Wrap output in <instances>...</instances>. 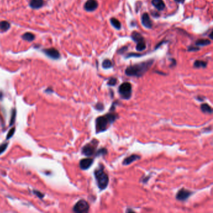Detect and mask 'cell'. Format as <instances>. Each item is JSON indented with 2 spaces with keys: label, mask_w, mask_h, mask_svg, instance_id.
<instances>
[{
  "label": "cell",
  "mask_w": 213,
  "mask_h": 213,
  "mask_svg": "<svg viewBox=\"0 0 213 213\" xmlns=\"http://www.w3.org/2000/svg\"><path fill=\"white\" fill-rule=\"evenodd\" d=\"M153 62V60H149L145 62L132 65L126 68L125 73L129 76L141 77L149 70Z\"/></svg>",
  "instance_id": "1"
},
{
  "label": "cell",
  "mask_w": 213,
  "mask_h": 213,
  "mask_svg": "<svg viewBox=\"0 0 213 213\" xmlns=\"http://www.w3.org/2000/svg\"><path fill=\"white\" fill-rule=\"evenodd\" d=\"M118 115L115 113H109L97 117L96 120V131L100 133L105 131L108 127L116 121Z\"/></svg>",
  "instance_id": "2"
},
{
  "label": "cell",
  "mask_w": 213,
  "mask_h": 213,
  "mask_svg": "<svg viewBox=\"0 0 213 213\" xmlns=\"http://www.w3.org/2000/svg\"><path fill=\"white\" fill-rule=\"evenodd\" d=\"M97 186L101 190L105 189L109 183V177L104 171L103 165L100 164L94 172Z\"/></svg>",
  "instance_id": "3"
},
{
  "label": "cell",
  "mask_w": 213,
  "mask_h": 213,
  "mask_svg": "<svg viewBox=\"0 0 213 213\" xmlns=\"http://www.w3.org/2000/svg\"><path fill=\"white\" fill-rule=\"evenodd\" d=\"M119 93L122 99H128L132 95V86L128 82H124L122 83L118 89Z\"/></svg>",
  "instance_id": "4"
},
{
  "label": "cell",
  "mask_w": 213,
  "mask_h": 213,
  "mask_svg": "<svg viewBox=\"0 0 213 213\" xmlns=\"http://www.w3.org/2000/svg\"><path fill=\"white\" fill-rule=\"evenodd\" d=\"M98 144V141L96 139H93L91 142L86 144L82 148V153L86 156H91L96 153V147Z\"/></svg>",
  "instance_id": "5"
},
{
  "label": "cell",
  "mask_w": 213,
  "mask_h": 213,
  "mask_svg": "<svg viewBox=\"0 0 213 213\" xmlns=\"http://www.w3.org/2000/svg\"><path fill=\"white\" fill-rule=\"evenodd\" d=\"M89 209V205L87 201L81 199L78 201L73 207V211L78 213L88 212Z\"/></svg>",
  "instance_id": "6"
},
{
  "label": "cell",
  "mask_w": 213,
  "mask_h": 213,
  "mask_svg": "<svg viewBox=\"0 0 213 213\" xmlns=\"http://www.w3.org/2000/svg\"><path fill=\"white\" fill-rule=\"evenodd\" d=\"M193 194L192 191L185 188H181L176 194V198L179 201H186Z\"/></svg>",
  "instance_id": "7"
},
{
  "label": "cell",
  "mask_w": 213,
  "mask_h": 213,
  "mask_svg": "<svg viewBox=\"0 0 213 213\" xmlns=\"http://www.w3.org/2000/svg\"><path fill=\"white\" fill-rule=\"evenodd\" d=\"M43 51L45 53V55L52 59L57 60L60 57V54L59 51H57V49L54 48L44 49H43Z\"/></svg>",
  "instance_id": "8"
},
{
  "label": "cell",
  "mask_w": 213,
  "mask_h": 213,
  "mask_svg": "<svg viewBox=\"0 0 213 213\" xmlns=\"http://www.w3.org/2000/svg\"><path fill=\"white\" fill-rule=\"evenodd\" d=\"M94 160L93 158L82 159L79 162V167L81 169H83V170H86V169H88L91 166Z\"/></svg>",
  "instance_id": "9"
},
{
  "label": "cell",
  "mask_w": 213,
  "mask_h": 213,
  "mask_svg": "<svg viewBox=\"0 0 213 213\" xmlns=\"http://www.w3.org/2000/svg\"><path fill=\"white\" fill-rule=\"evenodd\" d=\"M98 4L96 0H88L85 5V9L87 11H93L97 9Z\"/></svg>",
  "instance_id": "10"
},
{
  "label": "cell",
  "mask_w": 213,
  "mask_h": 213,
  "mask_svg": "<svg viewBox=\"0 0 213 213\" xmlns=\"http://www.w3.org/2000/svg\"><path fill=\"white\" fill-rule=\"evenodd\" d=\"M141 22L143 26L147 28H152V22L149 18V14L147 13H144L141 17Z\"/></svg>",
  "instance_id": "11"
},
{
  "label": "cell",
  "mask_w": 213,
  "mask_h": 213,
  "mask_svg": "<svg viewBox=\"0 0 213 213\" xmlns=\"http://www.w3.org/2000/svg\"><path fill=\"white\" fill-rule=\"evenodd\" d=\"M140 158L141 157L138 154H132L130 156L124 159V160L122 161V164L125 166L129 165L130 164H131L132 162H135L138 160H139Z\"/></svg>",
  "instance_id": "12"
},
{
  "label": "cell",
  "mask_w": 213,
  "mask_h": 213,
  "mask_svg": "<svg viewBox=\"0 0 213 213\" xmlns=\"http://www.w3.org/2000/svg\"><path fill=\"white\" fill-rule=\"evenodd\" d=\"M44 5V0H31L30 6L32 9L40 8Z\"/></svg>",
  "instance_id": "13"
},
{
  "label": "cell",
  "mask_w": 213,
  "mask_h": 213,
  "mask_svg": "<svg viewBox=\"0 0 213 213\" xmlns=\"http://www.w3.org/2000/svg\"><path fill=\"white\" fill-rule=\"evenodd\" d=\"M152 5L159 11L163 10L165 8V4L162 0H152Z\"/></svg>",
  "instance_id": "14"
},
{
  "label": "cell",
  "mask_w": 213,
  "mask_h": 213,
  "mask_svg": "<svg viewBox=\"0 0 213 213\" xmlns=\"http://www.w3.org/2000/svg\"><path fill=\"white\" fill-rule=\"evenodd\" d=\"M201 110L204 113L212 114V108L207 103H203L201 105Z\"/></svg>",
  "instance_id": "15"
},
{
  "label": "cell",
  "mask_w": 213,
  "mask_h": 213,
  "mask_svg": "<svg viewBox=\"0 0 213 213\" xmlns=\"http://www.w3.org/2000/svg\"><path fill=\"white\" fill-rule=\"evenodd\" d=\"M131 38L136 43H138L139 41L144 40V38L141 36V34H139V32H136V31H134L131 34Z\"/></svg>",
  "instance_id": "16"
},
{
  "label": "cell",
  "mask_w": 213,
  "mask_h": 213,
  "mask_svg": "<svg viewBox=\"0 0 213 213\" xmlns=\"http://www.w3.org/2000/svg\"><path fill=\"white\" fill-rule=\"evenodd\" d=\"M22 38L25 41H32L35 39V36H34V34L31 33V32H26V33H24V34H23Z\"/></svg>",
  "instance_id": "17"
},
{
  "label": "cell",
  "mask_w": 213,
  "mask_h": 213,
  "mask_svg": "<svg viewBox=\"0 0 213 213\" xmlns=\"http://www.w3.org/2000/svg\"><path fill=\"white\" fill-rule=\"evenodd\" d=\"M10 28V24L6 21H0V30L2 31H6Z\"/></svg>",
  "instance_id": "18"
},
{
  "label": "cell",
  "mask_w": 213,
  "mask_h": 213,
  "mask_svg": "<svg viewBox=\"0 0 213 213\" xmlns=\"http://www.w3.org/2000/svg\"><path fill=\"white\" fill-rule=\"evenodd\" d=\"M110 22H111V24H112V26L116 28V30H120L121 27V23L120 22V21H118L117 19L114 18H112L110 20Z\"/></svg>",
  "instance_id": "19"
},
{
  "label": "cell",
  "mask_w": 213,
  "mask_h": 213,
  "mask_svg": "<svg viewBox=\"0 0 213 213\" xmlns=\"http://www.w3.org/2000/svg\"><path fill=\"white\" fill-rule=\"evenodd\" d=\"M146 48V43L144 42V40L137 43V46L136 47V49L137 51H141L145 49Z\"/></svg>",
  "instance_id": "20"
},
{
  "label": "cell",
  "mask_w": 213,
  "mask_h": 213,
  "mask_svg": "<svg viewBox=\"0 0 213 213\" xmlns=\"http://www.w3.org/2000/svg\"><path fill=\"white\" fill-rule=\"evenodd\" d=\"M211 44V41L209 39H199L196 42V45L199 46H207Z\"/></svg>",
  "instance_id": "21"
},
{
  "label": "cell",
  "mask_w": 213,
  "mask_h": 213,
  "mask_svg": "<svg viewBox=\"0 0 213 213\" xmlns=\"http://www.w3.org/2000/svg\"><path fill=\"white\" fill-rule=\"evenodd\" d=\"M194 66L195 68H206L207 66V63L203 61L196 60L194 63Z\"/></svg>",
  "instance_id": "22"
},
{
  "label": "cell",
  "mask_w": 213,
  "mask_h": 213,
  "mask_svg": "<svg viewBox=\"0 0 213 213\" xmlns=\"http://www.w3.org/2000/svg\"><path fill=\"white\" fill-rule=\"evenodd\" d=\"M107 153H108L107 149L106 148H104V147H102V148L97 150L95 153V154H96V156H104V155H106Z\"/></svg>",
  "instance_id": "23"
},
{
  "label": "cell",
  "mask_w": 213,
  "mask_h": 213,
  "mask_svg": "<svg viewBox=\"0 0 213 213\" xmlns=\"http://www.w3.org/2000/svg\"><path fill=\"white\" fill-rule=\"evenodd\" d=\"M16 111L15 109H13L12 110L11 116V120H10V122H9L10 126L13 125L14 123V122H15V120H16Z\"/></svg>",
  "instance_id": "24"
},
{
  "label": "cell",
  "mask_w": 213,
  "mask_h": 213,
  "mask_svg": "<svg viewBox=\"0 0 213 213\" xmlns=\"http://www.w3.org/2000/svg\"><path fill=\"white\" fill-rule=\"evenodd\" d=\"M102 65L104 69H108V68H110L112 67V63L110 60H105L103 61Z\"/></svg>",
  "instance_id": "25"
},
{
  "label": "cell",
  "mask_w": 213,
  "mask_h": 213,
  "mask_svg": "<svg viewBox=\"0 0 213 213\" xmlns=\"http://www.w3.org/2000/svg\"><path fill=\"white\" fill-rule=\"evenodd\" d=\"M117 83V79L115 78H111L110 79L109 81L108 82V85L110 86H115Z\"/></svg>",
  "instance_id": "26"
},
{
  "label": "cell",
  "mask_w": 213,
  "mask_h": 213,
  "mask_svg": "<svg viewBox=\"0 0 213 213\" xmlns=\"http://www.w3.org/2000/svg\"><path fill=\"white\" fill-rule=\"evenodd\" d=\"M8 146V143H5L2 144L1 146H0V154H1L3 153H4L5 150L6 149L7 147Z\"/></svg>",
  "instance_id": "27"
},
{
  "label": "cell",
  "mask_w": 213,
  "mask_h": 213,
  "mask_svg": "<svg viewBox=\"0 0 213 213\" xmlns=\"http://www.w3.org/2000/svg\"><path fill=\"white\" fill-rule=\"evenodd\" d=\"M14 132H15V128H12L11 129L9 130L8 133V135H7L6 139H9V138H11V137L13 136Z\"/></svg>",
  "instance_id": "28"
},
{
  "label": "cell",
  "mask_w": 213,
  "mask_h": 213,
  "mask_svg": "<svg viewBox=\"0 0 213 213\" xmlns=\"http://www.w3.org/2000/svg\"><path fill=\"white\" fill-rule=\"evenodd\" d=\"M95 108L97 110L103 111L104 110V105H103V104L101 103H97L96 104Z\"/></svg>",
  "instance_id": "29"
},
{
  "label": "cell",
  "mask_w": 213,
  "mask_h": 213,
  "mask_svg": "<svg viewBox=\"0 0 213 213\" xmlns=\"http://www.w3.org/2000/svg\"><path fill=\"white\" fill-rule=\"evenodd\" d=\"M33 193H34V194L37 195V196L38 197L41 198V199H42V198H43V197H44V194H42L41 192H39V191H37V190H34V191H33Z\"/></svg>",
  "instance_id": "30"
},
{
  "label": "cell",
  "mask_w": 213,
  "mask_h": 213,
  "mask_svg": "<svg viewBox=\"0 0 213 213\" xmlns=\"http://www.w3.org/2000/svg\"><path fill=\"white\" fill-rule=\"evenodd\" d=\"M199 49L198 48H194V47H189L188 50L189 51H194V50H195V51H197V50H199Z\"/></svg>",
  "instance_id": "31"
},
{
  "label": "cell",
  "mask_w": 213,
  "mask_h": 213,
  "mask_svg": "<svg viewBox=\"0 0 213 213\" xmlns=\"http://www.w3.org/2000/svg\"><path fill=\"white\" fill-rule=\"evenodd\" d=\"M128 49V48H127V47H123V48H122L121 49H120V50H119V51H118V53H123V52H124L125 51H124V49Z\"/></svg>",
  "instance_id": "32"
},
{
  "label": "cell",
  "mask_w": 213,
  "mask_h": 213,
  "mask_svg": "<svg viewBox=\"0 0 213 213\" xmlns=\"http://www.w3.org/2000/svg\"><path fill=\"white\" fill-rule=\"evenodd\" d=\"M197 99L200 101H203L204 100V97L203 96H198L197 97Z\"/></svg>",
  "instance_id": "33"
},
{
  "label": "cell",
  "mask_w": 213,
  "mask_h": 213,
  "mask_svg": "<svg viewBox=\"0 0 213 213\" xmlns=\"http://www.w3.org/2000/svg\"><path fill=\"white\" fill-rule=\"evenodd\" d=\"M174 1H176V2H178V3H182L184 2V1H185V0H174Z\"/></svg>",
  "instance_id": "34"
},
{
  "label": "cell",
  "mask_w": 213,
  "mask_h": 213,
  "mask_svg": "<svg viewBox=\"0 0 213 213\" xmlns=\"http://www.w3.org/2000/svg\"><path fill=\"white\" fill-rule=\"evenodd\" d=\"M212 34H213V32L212 31V32H211V34H209V37H210V38H211V39H213Z\"/></svg>",
  "instance_id": "35"
}]
</instances>
